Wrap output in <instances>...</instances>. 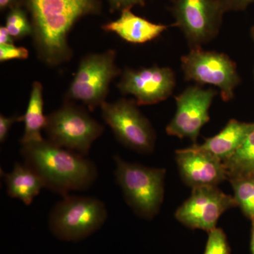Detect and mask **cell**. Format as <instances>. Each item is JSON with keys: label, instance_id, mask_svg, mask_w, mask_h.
Listing matches in <instances>:
<instances>
[{"label": "cell", "instance_id": "6", "mask_svg": "<svg viewBox=\"0 0 254 254\" xmlns=\"http://www.w3.org/2000/svg\"><path fill=\"white\" fill-rule=\"evenodd\" d=\"M116 51L108 50L83 57L66 93V100L79 101L93 112L105 103L110 83L122 74Z\"/></svg>", "mask_w": 254, "mask_h": 254}, {"label": "cell", "instance_id": "10", "mask_svg": "<svg viewBox=\"0 0 254 254\" xmlns=\"http://www.w3.org/2000/svg\"><path fill=\"white\" fill-rule=\"evenodd\" d=\"M237 206L234 197L218 187H196L192 189L190 198L177 209L175 218L189 228L208 232L216 227L222 214Z\"/></svg>", "mask_w": 254, "mask_h": 254}, {"label": "cell", "instance_id": "29", "mask_svg": "<svg viewBox=\"0 0 254 254\" xmlns=\"http://www.w3.org/2000/svg\"><path fill=\"white\" fill-rule=\"evenodd\" d=\"M252 38H253V39L254 41V26H253V28H252Z\"/></svg>", "mask_w": 254, "mask_h": 254}, {"label": "cell", "instance_id": "24", "mask_svg": "<svg viewBox=\"0 0 254 254\" xmlns=\"http://www.w3.org/2000/svg\"><path fill=\"white\" fill-rule=\"evenodd\" d=\"M110 6V11L111 12L115 11H123L125 9H131L136 5L144 6L145 0H107ZM173 1L175 0H170Z\"/></svg>", "mask_w": 254, "mask_h": 254}, {"label": "cell", "instance_id": "14", "mask_svg": "<svg viewBox=\"0 0 254 254\" xmlns=\"http://www.w3.org/2000/svg\"><path fill=\"white\" fill-rule=\"evenodd\" d=\"M103 29L112 32L133 44H143L158 38L168 26L154 23L131 12V9L121 11L120 18L103 26Z\"/></svg>", "mask_w": 254, "mask_h": 254}, {"label": "cell", "instance_id": "11", "mask_svg": "<svg viewBox=\"0 0 254 254\" xmlns=\"http://www.w3.org/2000/svg\"><path fill=\"white\" fill-rule=\"evenodd\" d=\"M218 92L198 85L187 87L175 97L177 110L166 127L168 135L190 138L195 144L200 129L210 120L209 109Z\"/></svg>", "mask_w": 254, "mask_h": 254}, {"label": "cell", "instance_id": "3", "mask_svg": "<svg viewBox=\"0 0 254 254\" xmlns=\"http://www.w3.org/2000/svg\"><path fill=\"white\" fill-rule=\"evenodd\" d=\"M113 160L115 180L127 204L141 218H154L163 203L166 170L128 163L118 155Z\"/></svg>", "mask_w": 254, "mask_h": 254}, {"label": "cell", "instance_id": "5", "mask_svg": "<svg viewBox=\"0 0 254 254\" xmlns=\"http://www.w3.org/2000/svg\"><path fill=\"white\" fill-rule=\"evenodd\" d=\"M104 130L85 108L69 100L47 116L44 128L50 142L84 156Z\"/></svg>", "mask_w": 254, "mask_h": 254}, {"label": "cell", "instance_id": "1", "mask_svg": "<svg viewBox=\"0 0 254 254\" xmlns=\"http://www.w3.org/2000/svg\"><path fill=\"white\" fill-rule=\"evenodd\" d=\"M21 3L30 15L37 56L50 67L72 58L68 35L78 21L102 12L100 0H21Z\"/></svg>", "mask_w": 254, "mask_h": 254}, {"label": "cell", "instance_id": "2", "mask_svg": "<svg viewBox=\"0 0 254 254\" xmlns=\"http://www.w3.org/2000/svg\"><path fill=\"white\" fill-rule=\"evenodd\" d=\"M20 153L23 163L39 175L45 187L63 197L88 190L98 178V168L92 160L44 138L21 144Z\"/></svg>", "mask_w": 254, "mask_h": 254}, {"label": "cell", "instance_id": "15", "mask_svg": "<svg viewBox=\"0 0 254 254\" xmlns=\"http://www.w3.org/2000/svg\"><path fill=\"white\" fill-rule=\"evenodd\" d=\"M254 130V123L231 120L220 133L206 138L203 144L197 145L225 162L235 153Z\"/></svg>", "mask_w": 254, "mask_h": 254}, {"label": "cell", "instance_id": "12", "mask_svg": "<svg viewBox=\"0 0 254 254\" xmlns=\"http://www.w3.org/2000/svg\"><path fill=\"white\" fill-rule=\"evenodd\" d=\"M176 76L169 67L126 68L118 88L124 95H132L138 105H154L173 94Z\"/></svg>", "mask_w": 254, "mask_h": 254}, {"label": "cell", "instance_id": "7", "mask_svg": "<svg viewBox=\"0 0 254 254\" xmlns=\"http://www.w3.org/2000/svg\"><path fill=\"white\" fill-rule=\"evenodd\" d=\"M136 100L122 98L105 102L100 106L102 118L122 144L138 153H153L156 135L149 120L142 114Z\"/></svg>", "mask_w": 254, "mask_h": 254}, {"label": "cell", "instance_id": "4", "mask_svg": "<svg viewBox=\"0 0 254 254\" xmlns=\"http://www.w3.org/2000/svg\"><path fill=\"white\" fill-rule=\"evenodd\" d=\"M108 210L102 200L66 195L50 211L48 225L57 238L66 242L85 240L104 225Z\"/></svg>", "mask_w": 254, "mask_h": 254}, {"label": "cell", "instance_id": "17", "mask_svg": "<svg viewBox=\"0 0 254 254\" xmlns=\"http://www.w3.org/2000/svg\"><path fill=\"white\" fill-rule=\"evenodd\" d=\"M43 108V85L39 81H34L32 84L27 109L26 113L22 115L24 132L20 139L21 144L43 139L41 131L44 130L47 118L44 115Z\"/></svg>", "mask_w": 254, "mask_h": 254}, {"label": "cell", "instance_id": "23", "mask_svg": "<svg viewBox=\"0 0 254 254\" xmlns=\"http://www.w3.org/2000/svg\"><path fill=\"white\" fill-rule=\"evenodd\" d=\"M19 122H22V115H18V114H15L11 117L0 115V142L1 143H4L7 139L13 125Z\"/></svg>", "mask_w": 254, "mask_h": 254}, {"label": "cell", "instance_id": "27", "mask_svg": "<svg viewBox=\"0 0 254 254\" xmlns=\"http://www.w3.org/2000/svg\"><path fill=\"white\" fill-rule=\"evenodd\" d=\"M21 5V0H0V9L4 11L6 9H11L14 6Z\"/></svg>", "mask_w": 254, "mask_h": 254}, {"label": "cell", "instance_id": "21", "mask_svg": "<svg viewBox=\"0 0 254 254\" xmlns=\"http://www.w3.org/2000/svg\"><path fill=\"white\" fill-rule=\"evenodd\" d=\"M208 237L203 254H230L231 248L226 234L221 228L215 227L208 232Z\"/></svg>", "mask_w": 254, "mask_h": 254}, {"label": "cell", "instance_id": "16", "mask_svg": "<svg viewBox=\"0 0 254 254\" xmlns=\"http://www.w3.org/2000/svg\"><path fill=\"white\" fill-rule=\"evenodd\" d=\"M1 175L6 185L7 195L10 198L21 200L26 205H31L42 189L46 188L39 175L25 163L16 162L9 173L1 170Z\"/></svg>", "mask_w": 254, "mask_h": 254}, {"label": "cell", "instance_id": "13", "mask_svg": "<svg viewBox=\"0 0 254 254\" xmlns=\"http://www.w3.org/2000/svg\"><path fill=\"white\" fill-rule=\"evenodd\" d=\"M176 161L182 180L192 189L216 186L228 180L223 162L196 143L177 150Z\"/></svg>", "mask_w": 254, "mask_h": 254}, {"label": "cell", "instance_id": "19", "mask_svg": "<svg viewBox=\"0 0 254 254\" xmlns=\"http://www.w3.org/2000/svg\"><path fill=\"white\" fill-rule=\"evenodd\" d=\"M237 205L250 220L254 218V175L229 180Z\"/></svg>", "mask_w": 254, "mask_h": 254}, {"label": "cell", "instance_id": "9", "mask_svg": "<svg viewBox=\"0 0 254 254\" xmlns=\"http://www.w3.org/2000/svg\"><path fill=\"white\" fill-rule=\"evenodd\" d=\"M177 26L190 49L201 48L218 36L225 11L221 0H175L171 8Z\"/></svg>", "mask_w": 254, "mask_h": 254}, {"label": "cell", "instance_id": "18", "mask_svg": "<svg viewBox=\"0 0 254 254\" xmlns=\"http://www.w3.org/2000/svg\"><path fill=\"white\" fill-rule=\"evenodd\" d=\"M223 163L228 180L254 175V130Z\"/></svg>", "mask_w": 254, "mask_h": 254}, {"label": "cell", "instance_id": "20", "mask_svg": "<svg viewBox=\"0 0 254 254\" xmlns=\"http://www.w3.org/2000/svg\"><path fill=\"white\" fill-rule=\"evenodd\" d=\"M4 26L14 41L31 36L33 33L31 20L22 5H18L9 9Z\"/></svg>", "mask_w": 254, "mask_h": 254}, {"label": "cell", "instance_id": "8", "mask_svg": "<svg viewBox=\"0 0 254 254\" xmlns=\"http://www.w3.org/2000/svg\"><path fill=\"white\" fill-rule=\"evenodd\" d=\"M181 63L187 81L217 87L224 101L233 98L241 78L236 64L230 57L218 52L195 48L182 57Z\"/></svg>", "mask_w": 254, "mask_h": 254}, {"label": "cell", "instance_id": "28", "mask_svg": "<svg viewBox=\"0 0 254 254\" xmlns=\"http://www.w3.org/2000/svg\"><path fill=\"white\" fill-rule=\"evenodd\" d=\"M252 221V230H251L250 248L252 254H254V218L251 220Z\"/></svg>", "mask_w": 254, "mask_h": 254}, {"label": "cell", "instance_id": "25", "mask_svg": "<svg viewBox=\"0 0 254 254\" xmlns=\"http://www.w3.org/2000/svg\"><path fill=\"white\" fill-rule=\"evenodd\" d=\"M225 11H240L245 10L254 0H221Z\"/></svg>", "mask_w": 254, "mask_h": 254}, {"label": "cell", "instance_id": "26", "mask_svg": "<svg viewBox=\"0 0 254 254\" xmlns=\"http://www.w3.org/2000/svg\"><path fill=\"white\" fill-rule=\"evenodd\" d=\"M14 40L9 34L5 26L0 27V46L2 45L14 44Z\"/></svg>", "mask_w": 254, "mask_h": 254}, {"label": "cell", "instance_id": "22", "mask_svg": "<svg viewBox=\"0 0 254 254\" xmlns=\"http://www.w3.org/2000/svg\"><path fill=\"white\" fill-rule=\"evenodd\" d=\"M28 58V50L23 47L14 44L0 46V62L5 63L12 60H26Z\"/></svg>", "mask_w": 254, "mask_h": 254}]
</instances>
